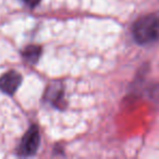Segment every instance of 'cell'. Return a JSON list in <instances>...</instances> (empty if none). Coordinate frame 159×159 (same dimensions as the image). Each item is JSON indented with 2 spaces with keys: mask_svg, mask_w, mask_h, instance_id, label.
Returning <instances> with one entry per match:
<instances>
[{
  "mask_svg": "<svg viewBox=\"0 0 159 159\" xmlns=\"http://www.w3.org/2000/svg\"><path fill=\"white\" fill-rule=\"evenodd\" d=\"M133 36L139 44H149L159 39V12L141 18L133 25Z\"/></svg>",
  "mask_w": 159,
  "mask_h": 159,
  "instance_id": "cell-1",
  "label": "cell"
},
{
  "mask_svg": "<svg viewBox=\"0 0 159 159\" xmlns=\"http://www.w3.org/2000/svg\"><path fill=\"white\" fill-rule=\"evenodd\" d=\"M40 143L39 130L36 125H32L23 136L18 148V152L21 156H33L36 154Z\"/></svg>",
  "mask_w": 159,
  "mask_h": 159,
  "instance_id": "cell-2",
  "label": "cell"
},
{
  "mask_svg": "<svg viewBox=\"0 0 159 159\" xmlns=\"http://www.w3.org/2000/svg\"><path fill=\"white\" fill-rule=\"evenodd\" d=\"M22 83V76L16 71H9L0 76V91L8 95L16 92Z\"/></svg>",
  "mask_w": 159,
  "mask_h": 159,
  "instance_id": "cell-3",
  "label": "cell"
},
{
  "mask_svg": "<svg viewBox=\"0 0 159 159\" xmlns=\"http://www.w3.org/2000/svg\"><path fill=\"white\" fill-rule=\"evenodd\" d=\"M40 52H42L40 47L35 46V45H31V46L26 47V48L23 50L22 55H23V58H24L27 62L34 64L37 62L38 59H39Z\"/></svg>",
  "mask_w": 159,
  "mask_h": 159,
  "instance_id": "cell-4",
  "label": "cell"
},
{
  "mask_svg": "<svg viewBox=\"0 0 159 159\" xmlns=\"http://www.w3.org/2000/svg\"><path fill=\"white\" fill-rule=\"evenodd\" d=\"M22 1L25 3V5L29 6V7L34 8V7H36V6H37L38 3H39L40 0H22Z\"/></svg>",
  "mask_w": 159,
  "mask_h": 159,
  "instance_id": "cell-5",
  "label": "cell"
}]
</instances>
